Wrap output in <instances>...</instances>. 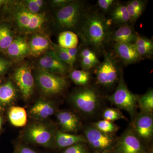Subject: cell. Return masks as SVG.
I'll use <instances>...</instances> for the list:
<instances>
[{
	"label": "cell",
	"instance_id": "cell-17",
	"mask_svg": "<svg viewBox=\"0 0 153 153\" xmlns=\"http://www.w3.org/2000/svg\"><path fill=\"white\" fill-rule=\"evenodd\" d=\"M79 143H87L84 136L71 134L61 131L55 132V146L58 149L68 148Z\"/></svg>",
	"mask_w": 153,
	"mask_h": 153
},
{
	"label": "cell",
	"instance_id": "cell-20",
	"mask_svg": "<svg viewBox=\"0 0 153 153\" xmlns=\"http://www.w3.org/2000/svg\"><path fill=\"white\" fill-rule=\"evenodd\" d=\"M8 117L11 123L16 127L25 126L27 122V112L22 107H11L9 110Z\"/></svg>",
	"mask_w": 153,
	"mask_h": 153
},
{
	"label": "cell",
	"instance_id": "cell-10",
	"mask_svg": "<svg viewBox=\"0 0 153 153\" xmlns=\"http://www.w3.org/2000/svg\"><path fill=\"white\" fill-rule=\"evenodd\" d=\"M13 77L24 98H30L34 87V77L30 67L25 64L20 66L14 72Z\"/></svg>",
	"mask_w": 153,
	"mask_h": 153
},
{
	"label": "cell",
	"instance_id": "cell-8",
	"mask_svg": "<svg viewBox=\"0 0 153 153\" xmlns=\"http://www.w3.org/2000/svg\"><path fill=\"white\" fill-rule=\"evenodd\" d=\"M84 137L89 146L99 152H108L115 144V140L111 134L100 131L93 126L86 128Z\"/></svg>",
	"mask_w": 153,
	"mask_h": 153
},
{
	"label": "cell",
	"instance_id": "cell-16",
	"mask_svg": "<svg viewBox=\"0 0 153 153\" xmlns=\"http://www.w3.org/2000/svg\"><path fill=\"white\" fill-rule=\"evenodd\" d=\"M138 35L128 25H121L110 36L115 43L134 44Z\"/></svg>",
	"mask_w": 153,
	"mask_h": 153
},
{
	"label": "cell",
	"instance_id": "cell-43",
	"mask_svg": "<svg viewBox=\"0 0 153 153\" xmlns=\"http://www.w3.org/2000/svg\"><path fill=\"white\" fill-rule=\"evenodd\" d=\"M72 1L70 0H53L52 1V5L60 9L70 4Z\"/></svg>",
	"mask_w": 153,
	"mask_h": 153
},
{
	"label": "cell",
	"instance_id": "cell-7",
	"mask_svg": "<svg viewBox=\"0 0 153 153\" xmlns=\"http://www.w3.org/2000/svg\"><path fill=\"white\" fill-rule=\"evenodd\" d=\"M55 133L46 125L36 122L28 127L25 136L30 142L44 147L52 148L55 146Z\"/></svg>",
	"mask_w": 153,
	"mask_h": 153
},
{
	"label": "cell",
	"instance_id": "cell-19",
	"mask_svg": "<svg viewBox=\"0 0 153 153\" xmlns=\"http://www.w3.org/2000/svg\"><path fill=\"white\" fill-rule=\"evenodd\" d=\"M29 44L30 55L34 57H38L49 49L50 42L46 36L41 34H35L33 36Z\"/></svg>",
	"mask_w": 153,
	"mask_h": 153
},
{
	"label": "cell",
	"instance_id": "cell-3",
	"mask_svg": "<svg viewBox=\"0 0 153 153\" xmlns=\"http://www.w3.org/2000/svg\"><path fill=\"white\" fill-rule=\"evenodd\" d=\"M139 97L129 90L124 80L120 78L115 91L108 99L118 108L126 111L134 117L136 112Z\"/></svg>",
	"mask_w": 153,
	"mask_h": 153
},
{
	"label": "cell",
	"instance_id": "cell-46",
	"mask_svg": "<svg viewBox=\"0 0 153 153\" xmlns=\"http://www.w3.org/2000/svg\"><path fill=\"white\" fill-rule=\"evenodd\" d=\"M10 1H5V0H0V7L6 5V4L10 2Z\"/></svg>",
	"mask_w": 153,
	"mask_h": 153
},
{
	"label": "cell",
	"instance_id": "cell-1",
	"mask_svg": "<svg viewBox=\"0 0 153 153\" xmlns=\"http://www.w3.org/2000/svg\"><path fill=\"white\" fill-rule=\"evenodd\" d=\"M110 22L97 12L85 14L81 27V36L85 44L101 51L110 39Z\"/></svg>",
	"mask_w": 153,
	"mask_h": 153
},
{
	"label": "cell",
	"instance_id": "cell-52",
	"mask_svg": "<svg viewBox=\"0 0 153 153\" xmlns=\"http://www.w3.org/2000/svg\"><path fill=\"white\" fill-rule=\"evenodd\" d=\"M0 108H1V107H0Z\"/></svg>",
	"mask_w": 153,
	"mask_h": 153
},
{
	"label": "cell",
	"instance_id": "cell-25",
	"mask_svg": "<svg viewBox=\"0 0 153 153\" xmlns=\"http://www.w3.org/2000/svg\"><path fill=\"white\" fill-rule=\"evenodd\" d=\"M137 103L141 111L152 113L153 111V91L149 90L143 95L139 97Z\"/></svg>",
	"mask_w": 153,
	"mask_h": 153
},
{
	"label": "cell",
	"instance_id": "cell-49",
	"mask_svg": "<svg viewBox=\"0 0 153 153\" xmlns=\"http://www.w3.org/2000/svg\"><path fill=\"white\" fill-rule=\"evenodd\" d=\"M1 79H0V86H1Z\"/></svg>",
	"mask_w": 153,
	"mask_h": 153
},
{
	"label": "cell",
	"instance_id": "cell-35",
	"mask_svg": "<svg viewBox=\"0 0 153 153\" xmlns=\"http://www.w3.org/2000/svg\"><path fill=\"white\" fill-rule=\"evenodd\" d=\"M126 6L130 18L131 22L134 23L140 16L139 14L137 12L134 6L131 3L130 1L128 2Z\"/></svg>",
	"mask_w": 153,
	"mask_h": 153
},
{
	"label": "cell",
	"instance_id": "cell-9",
	"mask_svg": "<svg viewBox=\"0 0 153 153\" xmlns=\"http://www.w3.org/2000/svg\"><path fill=\"white\" fill-rule=\"evenodd\" d=\"M114 147L115 153H146L140 139L132 129L122 134Z\"/></svg>",
	"mask_w": 153,
	"mask_h": 153
},
{
	"label": "cell",
	"instance_id": "cell-2",
	"mask_svg": "<svg viewBox=\"0 0 153 153\" xmlns=\"http://www.w3.org/2000/svg\"><path fill=\"white\" fill-rule=\"evenodd\" d=\"M84 4L81 1H72L67 5L59 9L56 14L57 24L60 27L66 30H74L82 22Z\"/></svg>",
	"mask_w": 153,
	"mask_h": 153
},
{
	"label": "cell",
	"instance_id": "cell-26",
	"mask_svg": "<svg viewBox=\"0 0 153 153\" xmlns=\"http://www.w3.org/2000/svg\"><path fill=\"white\" fill-rule=\"evenodd\" d=\"M69 76L76 85L85 86L89 82L91 74L88 71L85 70H74L71 71Z\"/></svg>",
	"mask_w": 153,
	"mask_h": 153
},
{
	"label": "cell",
	"instance_id": "cell-5",
	"mask_svg": "<svg viewBox=\"0 0 153 153\" xmlns=\"http://www.w3.org/2000/svg\"><path fill=\"white\" fill-rule=\"evenodd\" d=\"M71 99L78 110L89 115L94 114L100 105L99 95L90 88H85L74 92L71 96Z\"/></svg>",
	"mask_w": 153,
	"mask_h": 153
},
{
	"label": "cell",
	"instance_id": "cell-38",
	"mask_svg": "<svg viewBox=\"0 0 153 153\" xmlns=\"http://www.w3.org/2000/svg\"><path fill=\"white\" fill-rule=\"evenodd\" d=\"M130 2L138 13L140 16L144 10L146 2L141 0H131Z\"/></svg>",
	"mask_w": 153,
	"mask_h": 153
},
{
	"label": "cell",
	"instance_id": "cell-28",
	"mask_svg": "<svg viewBox=\"0 0 153 153\" xmlns=\"http://www.w3.org/2000/svg\"><path fill=\"white\" fill-rule=\"evenodd\" d=\"M32 13H30L26 8L21 9L16 14L17 23L19 28L27 31L30 25Z\"/></svg>",
	"mask_w": 153,
	"mask_h": 153
},
{
	"label": "cell",
	"instance_id": "cell-41",
	"mask_svg": "<svg viewBox=\"0 0 153 153\" xmlns=\"http://www.w3.org/2000/svg\"><path fill=\"white\" fill-rule=\"evenodd\" d=\"M11 66V62L6 59L0 57V75L7 71Z\"/></svg>",
	"mask_w": 153,
	"mask_h": 153
},
{
	"label": "cell",
	"instance_id": "cell-39",
	"mask_svg": "<svg viewBox=\"0 0 153 153\" xmlns=\"http://www.w3.org/2000/svg\"><path fill=\"white\" fill-rule=\"evenodd\" d=\"M135 47L137 52L138 53L141 59L143 57L150 56L153 54V48L136 47Z\"/></svg>",
	"mask_w": 153,
	"mask_h": 153
},
{
	"label": "cell",
	"instance_id": "cell-48",
	"mask_svg": "<svg viewBox=\"0 0 153 153\" xmlns=\"http://www.w3.org/2000/svg\"><path fill=\"white\" fill-rule=\"evenodd\" d=\"M95 153H108V152H97Z\"/></svg>",
	"mask_w": 153,
	"mask_h": 153
},
{
	"label": "cell",
	"instance_id": "cell-23",
	"mask_svg": "<svg viewBox=\"0 0 153 153\" xmlns=\"http://www.w3.org/2000/svg\"><path fill=\"white\" fill-rule=\"evenodd\" d=\"M16 91L12 82L8 81L0 86V103L8 105L15 100Z\"/></svg>",
	"mask_w": 153,
	"mask_h": 153
},
{
	"label": "cell",
	"instance_id": "cell-29",
	"mask_svg": "<svg viewBox=\"0 0 153 153\" xmlns=\"http://www.w3.org/2000/svg\"><path fill=\"white\" fill-rule=\"evenodd\" d=\"M102 116L104 120L111 122L119 120L126 119L122 113L117 108H106L103 111Z\"/></svg>",
	"mask_w": 153,
	"mask_h": 153
},
{
	"label": "cell",
	"instance_id": "cell-33",
	"mask_svg": "<svg viewBox=\"0 0 153 153\" xmlns=\"http://www.w3.org/2000/svg\"><path fill=\"white\" fill-rule=\"evenodd\" d=\"M81 58H86L90 59L97 65L100 64V61L96 55L93 51L88 48H85L81 50L79 55Z\"/></svg>",
	"mask_w": 153,
	"mask_h": 153
},
{
	"label": "cell",
	"instance_id": "cell-18",
	"mask_svg": "<svg viewBox=\"0 0 153 153\" xmlns=\"http://www.w3.org/2000/svg\"><path fill=\"white\" fill-rule=\"evenodd\" d=\"M6 51L8 55L14 59H20L30 55L29 44L26 40L22 38L13 40Z\"/></svg>",
	"mask_w": 153,
	"mask_h": 153
},
{
	"label": "cell",
	"instance_id": "cell-6",
	"mask_svg": "<svg viewBox=\"0 0 153 153\" xmlns=\"http://www.w3.org/2000/svg\"><path fill=\"white\" fill-rule=\"evenodd\" d=\"M36 79L40 89L47 95H53L62 92L67 84L64 77L41 68L37 70Z\"/></svg>",
	"mask_w": 153,
	"mask_h": 153
},
{
	"label": "cell",
	"instance_id": "cell-45",
	"mask_svg": "<svg viewBox=\"0 0 153 153\" xmlns=\"http://www.w3.org/2000/svg\"><path fill=\"white\" fill-rule=\"evenodd\" d=\"M35 2L40 8H41L44 4V1L42 0H35Z\"/></svg>",
	"mask_w": 153,
	"mask_h": 153
},
{
	"label": "cell",
	"instance_id": "cell-42",
	"mask_svg": "<svg viewBox=\"0 0 153 153\" xmlns=\"http://www.w3.org/2000/svg\"><path fill=\"white\" fill-rule=\"evenodd\" d=\"M15 151L16 153H39L32 148L23 145L18 146Z\"/></svg>",
	"mask_w": 153,
	"mask_h": 153
},
{
	"label": "cell",
	"instance_id": "cell-32",
	"mask_svg": "<svg viewBox=\"0 0 153 153\" xmlns=\"http://www.w3.org/2000/svg\"><path fill=\"white\" fill-rule=\"evenodd\" d=\"M63 153H89L85 143H79L66 148Z\"/></svg>",
	"mask_w": 153,
	"mask_h": 153
},
{
	"label": "cell",
	"instance_id": "cell-47",
	"mask_svg": "<svg viewBox=\"0 0 153 153\" xmlns=\"http://www.w3.org/2000/svg\"><path fill=\"white\" fill-rule=\"evenodd\" d=\"M2 123V118L0 116V129L1 128Z\"/></svg>",
	"mask_w": 153,
	"mask_h": 153
},
{
	"label": "cell",
	"instance_id": "cell-30",
	"mask_svg": "<svg viewBox=\"0 0 153 153\" xmlns=\"http://www.w3.org/2000/svg\"><path fill=\"white\" fill-rule=\"evenodd\" d=\"M45 20V15L44 13H32L30 25L27 31L30 32L35 31L41 27Z\"/></svg>",
	"mask_w": 153,
	"mask_h": 153
},
{
	"label": "cell",
	"instance_id": "cell-12",
	"mask_svg": "<svg viewBox=\"0 0 153 153\" xmlns=\"http://www.w3.org/2000/svg\"><path fill=\"white\" fill-rule=\"evenodd\" d=\"M40 68L54 74H64L68 70V64L58 58L54 50L49 51L39 59Z\"/></svg>",
	"mask_w": 153,
	"mask_h": 153
},
{
	"label": "cell",
	"instance_id": "cell-11",
	"mask_svg": "<svg viewBox=\"0 0 153 153\" xmlns=\"http://www.w3.org/2000/svg\"><path fill=\"white\" fill-rule=\"evenodd\" d=\"M134 132L140 139L151 140L153 134V117L152 113L141 111L134 120Z\"/></svg>",
	"mask_w": 153,
	"mask_h": 153
},
{
	"label": "cell",
	"instance_id": "cell-13",
	"mask_svg": "<svg viewBox=\"0 0 153 153\" xmlns=\"http://www.w3.org/2000/svg\"><path fill=\"white\" fill-rule=\"evenodd\" d=\"M116 55L125 64H133L141 59L134 44L115 43L114 48Z\"/></svg>",
	"mask_w": 153,
	"mask_h": 153
},
{
	"label": "cell",
	"instance_id": "cell-4",
	"mask_svg": "<svg viewBox=\"0 0 153 153\" xmlns=\"http://www.w3.org/2000/svg\"><path fill=\"white\" fill-rule=\"evenodd\" d=\"M103 62L96 70L97 83L103 86H110L119 80L120 69L117 62L110 53L105 54Z\"/></svg>",
	"mask_w": 153,
	"mask_h": 153
},
{
	"label": "cell",
	"instance_id": "cell-34",
	"mask_svg": "<svg viewBox=\"0 0 153 153\" xmlns=\"http://www.w3.org/2000/svg\"><path fill=\"white\" fill-rule=\"evenodd\" d=\"M134 44L136 47L153 48L152 41L147 38L140 37L139 36H138Z\"/></svg>",
	"mask_w": 153,
	"mask_h": 153
},
{
	"label": "cell",
	"instance_id": "cell-21",
	"mask_svg": "<svg viewBox=\"0 0 153 153\" xmlns=\"http://www.w3.org/2000/svg\"><path fill=\"white\" fill-rule=\"evenodd\" d=\"M114 7L111 14V20L120 25H128L131 22L126 7L122 4H117Z\"/></svg>",
	"mask_w": 153,
	"mask_h": 153
},
{
	"label": "cell",
	"instance_id": "cell-27",
	"mask_svg": "<svg viewBox=\"0 0 153 153\" xmlns=\"http://www.w3.org/2000/svg\"><path fill=\"white\" fill-rule=\"evenodd\" d=\"M93 126L104 133L112 134L116 132L119 128L111 122L103 120L93 123Z\"/></svg>",
	"mask_w": 153,
	"mask_h": 153
},
{
	"label": "cell",
	"instance_id": "cell-24",
	"mask_svg": "<svg viewBox=\"0 0 153 153\" xmlns=\"http://www.w3.org/2000/svg\"><path fill=\"white\" fill-rule=\"evenodd\" d=\"M13 40L9 26L5 24L0 25V51L7 50Z\"/></svg>",
	"mask_w": 153,
	"mask_h": 153
},
{
	"label": "cell",
	"instance_id": "cell-50",
	"mask_svg": "<svg viewBox=\"0 0 153 153\" xmlns=\"http://www.w3.org/2000/svg\"><path fill=\"white\" fill-rule=\"evenodd\" d=\"M13 153H16V151H15V152H14Z\"/></svg>",
	"mask_w": 153,
	"mask_h": 153
},
{
	"label": "cell",
	"instance_id": "cell-14",
	"mask_svg": "<svg viewBox=\"0 0 153 153\" xmlns=\"http://www.w3.org/2000/svg\"><path fill=\"white\" fill-rule=\"evenodd\" d=\"M57 117L63 132L75 133L80 128L78 117L71 111H63L57 114Z\"/></svg>",
	"mask_w": 153,
	"mask_h": 153
},
{
	"label": "cell",
	"instance_id": "cell-44",
	"mask_svg": "<svg viewBox=\"0 0 153 153\" xmlns=\"http://www.w3.org/2000/svg\"><path fill=\"white\" fill-rule=\"evenodd\" d=\"M64 49L70 56V58H71L72 62L74 64L76 60V56H77V53H78V49L76 47L69 48V49H65V48H64Z\"/></svg>",
	"mask_w": 153,
	"mask_h": 153
},
{
	"label": "cell",
	"instance_id": "cell-36",
	"mask_svg": "<svg viewBox=\"0 0 153 153\" xmlns=\"http://www.w3.org/2000/svg\"><path fill=\"white\" fill-rule=\"evenodd\" d=\"M97 5L103 12H108L113 7L115 3L114 0H98Z\"/></svg>",
	"mask_w": 153,
	"mask_h": 153
},
{
	"label": "cell",
	"instance_id": "cell-37",
	"mask_svg": "<svg viewBox=\"0 0 153 153\" xmlns=\"http://www.w3.org/2000/svg\"><path fill=\"white\" fill-rule=\"evenodd\" d=\"M26 8L33 14L38 13L41 8L35 2V0H27L25 1Z\"/></svg>",
	"mask_w": 153,
	"mask_h": 153
},
{
	"label": "cell",
	"instance_id": "cell-51",
	"mask_svg": "<svg viewBox=\"0 0 153 153\" xmlns=\"http://www.w3.org/2000/svg\"><path fill=\"white\" fill-rule=\"evenodd\" d=\"M108 153H109V152H108Z\"/></svg>",
	"mask_w": 153,
	"mask_h": 153
},
{
	"label": "cell",
	"instance_id": "cell-40",
	"mask_svg": "<svg viewBox=\"0 0 153 153\" xmlns=\"http://www.w3.org/2000/svg\"><path fill=\"white\" fill-rule=\"evenodd\" d=\"M81 65L83 70L86 71L97 65L92 60L86 58H81Z\"/></svg>",
	"mask_w": 153,
	"mask_h": 153
},
{
	"label": "cell",
	"instance_id": "cell-31",
	"mask_svg": "<svg viewBox=\"0 0 153 153\" xmlns=\"http://www.w3.org/2000/svg\"><path fill=\"white\" fill-rule=\"evenodd\" d=\"M53 47H54V51L58 58L64 63L68 64L70 67H72L74 63L64 48L60 47L57 44H54Z\"/></svg>",
	"mask_w": 153,
	"mask_h": 153
},
{
	"label": "cell",
	"instance_id": "cell-15",
	"mask_svg": "<svg viewBox=\"0 0 153 153\" xmlns=\"http://www.w3.org/2000/svg\"><path fill=\"white\" fill-rule=\"evenodd\" d=\"M55 111L54 105L50 102L39 100L30 109L29 114L31 118L42 120L52 115Z\"/></svg>",
	"mask_w": 153,
	"mask_h": 153
},
{
	"label": "cell",
	"instance_id": "cell-22",
	"mask_svg": "<svg viewBox=\"0 0 153 153\" xmlns=\"http://www.w3.org/2000/svg\"><path fill=\"white\" fill-rule=\"evenodd\" d=\"M58 43L60 47L69 49L77 47L79 40L76 34L70 30H66L59 34Z\"/></svg>",
	"mask_w": 153,
	"mask_h": 153
}]
</instances>
